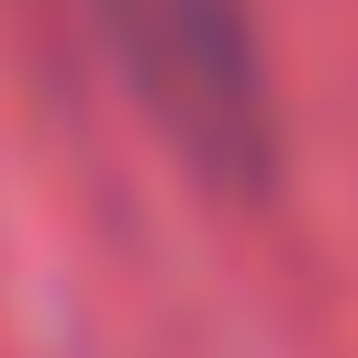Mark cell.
<instances>
[{
  "label": "cell",
  "instance_id": "cell-1",
  "mask_svg": "<svg viewBox=\"0 0 358 358\" xmlns=\"http://www.w3.org/2000/svg\"><path fill=\"white\" fill-rule=\"evenodd\" d=\"M134 101L157 112V134L213 168L224 190H257L280 168V123H268V56H257V11L246 0H90Z\"/></svg>",
  "mask_w": 358,
  "mask_h": 358
}]
</instances>
